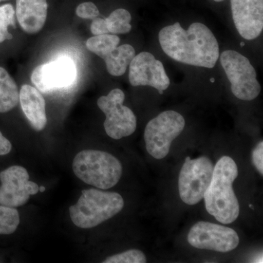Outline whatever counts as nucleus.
Masks as SVG:
<instances>
[{
  "mask_svg": "<svg viewBox=\"0 0 263 263\" xmlns=\"http://www.w3.org/2000/svg\"><path fill=\"white\" fill-rule=\"evenodd\" d=\"M159 41L164 53L181 63L213 68L219 60L217 40L203 24L193 23L184 29L176 22L161 29Z\"/></svg>",
  "mask_w": 263,
  "mask_h": 263,
  "instance_id": "obj_1",
  "label": "nucleus"
},
{
  "mask_svg": "<svg viewBox=\"0 0 263 263\" xmlns=\"http://www.w3.org/2000/svg\"><path fill=\"white\" fill-rule=\"evenodd\" d=\"M238 175L235 161L228 156L221 157L214 166L212 182L204 195L207 212L222 224H231L239 216V203L233 189Z\"/></svg>",
  "mask_w": 263,
  "mask_h": 263,
  "instance_id": "obj_2",
  "label": "nucleus"
},
{
  "mask_svg": "<svg viewBox=\"0 0 263 263\" xmlns=\"http://www.w3.org/2000/svg\"><path fill=\"white\" fill-rule=\"evenodd\" d=\"M124 205V199L119 193L89 189L83 190L77 203L69 210L75 226L89 229L117 215Z\"/></svg>",
  "mask_w": 263,
  "mask_h": 263,
  "instance_id": "obj_3",
  "label": "nucleus"
},
{
  "mask_svg": "<svg viewBox=\"0 0 263 263\" xmlns=\"http://www.w3.org/2000/svg\"><path fill=\"white\" fill-rule=\"evenodd\" d=\"M72 170L81 181L101 190L113 187L122 175L120 161L99 150L81 151L74 158Z\"/></svg>",
  "mask_w": 263,
  "mask_h": 263,
  "instance_id": "obj_4",
  "label": "nucleus"
},
{
  "mask_svg": "<svg viewBox=\"0 0 263 263\" xmlns=\"http://www.w3.org/2000/svg\"><path fill=\"white\" fill-rule=\"evenodd\" d=\"M221 65L230 81L233 94L240 100L251 101L260 93L257 74L248 59L232 50L222 52Z\"/></svg>",
  "mask_w": 263,
  "mask_h": 263,
  "instance_id": "obj_5",
  "label": "nucleus"
},
{
  "mask_svg": "<svg viewBox=\"0 0 263 263\" xmlns=\"http://www.w3.org/2000/svg\"><path fill=\"white\" fill-rule=\"evenodd\" d=\"M184 118L174 110L159 114L147 124L144 132L147 152L154 158L162 160L169 154L171 143L182 133Z\"/></svg>",
  "mask_w": 263,
  "mask_h": 263,
  "instance_id": "obj_6",
  "label": "nucleus"
},
{
  "mask_svg": "<svg viewBox=\"0 0 263 263\" xmlns=\"http://www.w3.org/2000/svg\"><path fill=\"white\" fill-rule=\"evenodd\" d=\"M214 167L206 157H186L179 179L180 197L184 203L193 205L201 201L212 182Z\"/></svg>",
  "mask_w": 263,
  "mask_h": 263,
  "instance_id": "obj_7",
  "label": "nucleus"
},
{
  "mask_svg": "<svg viewBox=\"0 0 263 263\" xmlns=\"http://www.w3.org/2000/svg\"><path fill=\"white\" fill-rule=\"evenodd\" d=\"M125 95L122 90L114 89L106 96L98 99L99 108L105 114L104 127L107 135L113 139L131 136L136 131L137 119L133 110L123 105Z\"/></svg>",
  "mask_w": 263,
  "mask_h": 263,
  "instance_id": "obj_8",
  "label": "nucleus"
},
{
  "mask_svg": "<svg viewBox=\"0 0 263 263\" xmlns=\"http://www.w3.org/2000/svg\"><path fill=\"white\" fill-rule=\"evenodd\" d=\"M120 38L117 34H102L90 37L86 43L90 51L103 59L109 74L120 76L125 73L128 66L136 56L134 48L129 44L119 46Z\"/></svg>",
  "mask_w": 263,
  "mask_h": 263,
  "instance_id": "obj_9",
  "label": "nucleus"
},
{
  "mask_svg": "<svg viewBox=\"0 0 263 263\" xmlns=\"http://www.w3.org/2000/svg\"><path fill=\"white\" fill-rule=\"evenodd\" d=\"M188 242L195 248L226 253L237 248L239 237L228 227L199 221L189 232Z\"/></svg>",
  "mask_w": 263,
  "mask_h": 263,
  "instance_id": "obj_10",
  "label": "nucleus"
},
{
  "mask_svg": "<svg viewBox=\"0 0 263 263\" xmlns=\"http://www.w3.org/2000/svg\"><path fill=\"white\" fill-rule=\"evenodd\" d=\"M27 170L22 166H11L0 173V205L10 208L27 203L31 195L39 192L37 183L29 180Z\"/></svg>",
  "mask_w": 263,
  "mask_h": 263,
  "instance_id": "obj_11",
  "label": "nucleus"
},
{
  "mask_svg": "<svg viewBox=\"0 0 263 263\" xmlns=\"http://www.w3.org/2000/svg\"><path fill=\"white\" fill-rule=\"evenodd\" d=\"M77 76L73 61L67 57L38 66L33 70L31 81L43 93L65 89L75 81Z\"/></svg>",
  "mask_w": 263,
  "mask_h": 263,
  "instance_id": "obj_12",
  "label": "nucleus"
},
{
  "mask_svg": "<svg viewBox=\"0 0 263 263\" xmlns=\"http://www.w3.org/2000/svg\"><path fill=\"white\" fill-rule=\"evenodd\" d=\"M129 80L132 86H152L161 95L171 84L162 62L148 52H141L133 59L129 64Z\"/></svg>",
  "mask_w": 263,
  "mask_h": 263,
  "instance_id": "obj_13",
  "label": "nucleus"
},
{
  "mask_svg": "<svg viewBox=\"0 0 263 263\" xmlns=\"http://www.w3.org/2000/svg\"><path fill=\"white\" fill-rule=\"evenodd\" d=\"M235 28L240 35L252 41L263 29V0H230Z\"/></svg>",
  "mask_w": 263,
  "mask_h": 263,
  "instance_id": "obj_14",
  "label": "nucleus"
},
{
  "mask_svg": "<svg viewBox=\"0 0 263 263\" xmlns=\"http://www.w3.org/2000/svg\"><path fill=\"white\" fill-rule=\"evenodd\" d=\"M47 14V0H16L17 20L28 34H35L43 29Z\"/></svg>",
  "mask_w": 263,
  "mask_h": 263,
  "instance_id": "obj_15",
  "label": "nucleus"
},
{
  "mask_svg": "<svg viewBox=\"0 0 263 263\" xmlns=\"http://www.w3.org/2000/svg\"><path fill=\"white\" fill-rule=\"evenodd\" d=\"M19 101L24 115L36 131H42L47 124L46 101L39 90L23 85L19 91Z\"/></svg>",
  "mask_w": 263,
  "mask_h": 263,
  "instance_id": "obj_16",
  "label": "nucleus"
},
{
  "mask_svg": "<svg viewBox=\"0 0 263 263\" xmlns=\"http://www.w3.org/2000/svg\"><path fill=\"white\" fill-rule=\"evenodd\" d=\"M19 91L8 71L0 67V113H7L18 105Z\"/></svg>",
  "mask_w": 263,
  "mask_h": 263,
  "instance_id": "obj_17",
  "label": "nucleus"
},
{
  "mask_svg": "<svg viewBox=\"0 0 263 263\" xmlns=\"http://www.w3.org/2000/svg\"><path fill=\"white\" fill-rule=\"evenodd\" d=\"M132 16L129 12L123 8L114 10L105 18L109 33L113 34H127L130 32Z\"/></svg>",
  "mask_w": 263,
  "mask_h": 263,
  "instance_id": "obj_18",
  "label": "nucleus"
},
{
  "mask_svg": "<svg viewBox=\"0 0 263 263\" xmlns=\"http://www.w3.org/2000/svg\"><path fill=\"white\" fill-rule=\"evenodd\" d=\"M20 223L19 213L15 208L0 205V235L14 233Z\"/></svg>",
  "mask_w": 263,
  "mask_h": 263,
  "instance_id": "obj_19",
  "label": "nucleus"
},
{
  "mask_svg": "<svg viewBox=\"0 0 263 263\" xmlns=\"http://www.w3.org/2000/svg\"><path fill=\"white\" fill-rule=\"evenodd\" d=\"M15 11L11 4L0 6V43L11 40L13 35L8 32V27H15Z\"/></svg>",
  "mask_w": 263,
  "mask_h": 263,
  "instance_id": "obj_20",
  "label": "nucleus"
},
{
  "mask_svg": "<svg viewBox=\"0 0 263 263\" xmlns=\"http://www.w3.org/2000/svg\"><path fill=\"white\" fill-rule=\"evenodd\" d=\"M145 254L138 249H130L108 257L103 263H146Z\"/></svg>",
  "mask_w": 263,
  "mask_h": 263,
  "instance_id": "obj_21",
  "label": "nucleus"
},
{
  "mask_svg": "<svg viewBox=\"0 0 263 263\" xmlns=\"http://www.w3.org/2000/svg\"><path fill=\"white\" fill-rule=\"evenodd\" d=\"M76 15L84 19H95L100 15L98 7L91 2H86L79 5L76 8Z\"/></svg>",
  "mask_w": 263,
  "mask_h": 263,
  "instance_id": "obj_22",
  "label": "nucleus"
},
{
  "mask_svg": "<svg viewBox=\"0 0 263 263\" xmlns=\"http://www.w3.org/2000/svg\"><path fill=\"white\" fill-rule=\"evenodd\" d=\"M252 161L259 174L263 175V142H259L252 152Z\"/></svg>",
  "mask_w": 263,
  "mask_h": 263,
  "instance_id": "obj_23",
  "label": "nucleus"
},
{
  "mask_svg": "<svg viewBox=\"0 0 263 263\" xmlns=\"http://www.w3.org/2000/svg\"><path fill=\"white\" fill-rule=\"evenodd\" d=\"M90 29H91V33L95 36L102 35V34H108L109 33L106 21H105V19L101 18L93 19Z\"/></svg>",
  "mask_w": 263,
  "mask_h": 263,
  "instance_id": "obj_24",
  "label": "nucleus"
},
{
  "mask_svg": "<svg viewBox=\"0 0 263 263\" xmlns=\"http://www.w3.org/2000/svg\"><path fill=\"white\" fill-rule=\"evenodd\" d=\"M11 149V143L8 138L3 136L2 132L0 131V156L8 155Z\"/></svg>",
  "mask_w": 263,
  "mask_h": 263,
  "instance_id": "obj_25",
  "label": "nucleus"
},
{
  "mask_svg": "<svg viewBox=\"0 0 263 263\" xmlns=\"http://www.w3.org/2000/svg\"><path fill=\"white\" fill-rule=\"evenodd\" d=\"M39 191L43 193V192L46 191V188L44 186H41V187H39Z\"/></svg>",
  "mask_w": 263,
  "mask_h": 263,
  "instance_id": "obj_26",
  "label": "nucleus"
},
{
  "mask_svg": "<svg viewBox=\"0 0 263 263\" xmlns=\"http://www.w3.org/2000/svg\"><path fill=\"white\" fill-rule=\"evenodd\" d=\"M214 2H216V3H220V2L224 1V0H214Z\"/></svg>",
  "mask_w": 263,
  "mask_h": 263,
  "instance_id": "obj_27",
  "label": "nucleus"
},
{
  "mask_svg": "<svg viewBox=\"0 0 263 263\" xmlns=\"http://www.w3.org/2000/svg\"><path fill=\"white\" fill-rule=\"evenodd\" d=\"M240 46H245V43H240Z\"/></svg>",
  "mask_w": 263,
  "mask_h": 263,
  "instance_id": "obj_28",
  "label": "nucleus"
},
{
  "mask_svg": "<svg viewBox=\"0 0 263 263\" xmlns=\"http://www.w3.org/2000/svg\"><path fill=\"white\" fill-rule=\"evenodd\" d=\"M211 81H212V82H214V81H215V80H214V79H211Z\"/></svg>",
  "mask_w": 263,
  "mask_h": 263,
  "instance_id": "obj_29",
  "label": "nucleus"
},
{
  "mask_svg": "<svg viewBox=\"0 0 263 263\" xmlns=\"http://www.w3.org/2000/svg\"><path fill=\"white\" fill-rule=\"evenodd\" d=\"M1 1H3V0H0V2H1Z\"/></svg>",
  "mask_w": 263,
  "mask_h": 263,
  "instance_id": "obj_30",
  "label": "nucleus"
}]
</instances>
